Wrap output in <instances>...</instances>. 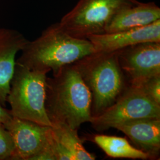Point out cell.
<instances>
[{
	"instance_id": "obj_1",
	"label": "cell",
	"mask_w": 160,
	"mask_h": 160,
	"mask_svg": "<svg viewBox=\"0 0 160 160\" xmlns=\"http://www.w3.org/2000/svg\"><path fill=\"white\" fill-rule=\"evenodd\" d=\"M92 94L74 63L46 80L45 109L52 126L65 124L77 129L92 118Z\"/></svg>"
},
{
	"instance_id": "obj_2",
	"label": "cell",
	"mask_w": 160,
	"mask_h": 160,
	"mask_svg": "<svg viewBox=\"0 0 160 160\" xmlns=\"http://www.w3.org/2000/svg\"><path fill=\"white\" fill-rule=\"evenodd\" d=\"M96 51L90 40L71 36L58 22L48 26L36 39L28 40L16 63L45 74L52 71L55 74Z\"/></svg>"
},
{
	"instance_id": "obj_3",
	"label": "cell",
	"mask_w": 160,
	"mask_h": 160,
	"mask_svg": "<svg viewBox=\"0 0 160 160\" xmlns=\"http://www.w3.org/2000/svg\"><path fill=\"white\" fill-rule=\"evenodd\" d=\"M73 63L92 94V117L113 104L128 86L116 51L94 52Z\"/></svg>"
},
{
	"instance_id": "obj_4",
	"label": "cell",
	"mask_w": 160,
	"mask_h": 160,
	"mask_svg": "<svg viewBox=\"0 0 160 160\" xmlns=\"http://www.w3.org/2000/svg\"><path fill=\"white\" fill-rule=\"evenodd\" d=\"M47 74L16 63L7 97L14 118L52 126L45 109Z\"/></svg>"
},
{
	"instance_id": "obj_5",
	"label": "cell",
	"mask_w": 160,
	"mask_h": 160,
	"mask_svg": "<svg viewBox=\"0 0 160 160\" xmlns=\"http://www.w3.org/2000/svg\"><path fill=\"white\" fill-rule=\"evenodd\" d=\"M138 0H79L59 22L71 36L79 39L102 34L112 18Z\"/></svg>"
},
{
	"instance_id": "obj_6",
	"label": "cell",
	"mask_w": 160,
	"mask_h": 160,
	"mask_svg": "<svg viewBox=\"0 0 160 160\" xmlns=\"http://www.w3.org/2000/svg\"><path fill=\"white\" fill-rule=\"evenodd\" d=\"M160 119V105L136 87L128 86L115 103L90 122L95 130L103 132L121 123L139 119Z\"/></svg>"
},
{
	"instance_id": "obj_7",
	"label": "cell",
	"mask_w": 160,
	"mask_h": 160,
	"mask_svg": "<svg viewBox=\"0 0 160 160\" xmlns=\"http://www.w3.org/2000/svg\"><path fill=\"white\" fill-rule=\"evenodd\" d=\"M116 52L128 86L137 87L160 75V42L140 43Z\"/></svg>"
},
{
	"instance_id": "obj_8",
	"label": "cell",
	"mask_w": 160,
	"mask_h": 160,
	"mask_svg": "<svg viewBox=\"0 0 160 160\" xmlns=\"http://www.w3.org/2000/svg\"><path fill=\"white\" fill-rule=\"evenodd\" d=\"M5 127L14 143L10 160H32L48 143L51 128L14 117Z\"/></svg>"
},
{
	"instance_id": "obj_9",
	"label": "cell",
	"mask_w": 160,
	"mask_h": 160,
	"mask_svg": "<svg viewBox=\"0 0 160 160\" xmlns=\"http://www.w3.org/2000/svg\"><path fill=\"white\" fill-rule=\"evenodd\" d=\"M96 51L113 52L138 43L160 42V20L148 26L114 33H104L87 37Z\"/></svg>"
},
{
	"instance_id": "obj_10",
	"label": "cell",
	"mask_w": 160,
	"mask_h": 160,
	"mask_svg": "<svg viewBox=\"0 0 160 160\" xmlns=\"http://www.w3.org/2000/svg\"><path fill=\"white\" fill-rule=\"evenodd\" d=\"M28 42L16 30L0 28V103L4 107L14 72L16 55Z\"/></svg>"
},
{
	"instance_id": "obj_11",
	"label": "cell",
	"mask_w": 160,
	"mask_h": 160,
	"mask_svg": "<svg viewBox=\"0 0 160 160\" xmlns=\"http://www.w3.org/2000/svg\"><path fill=\"white\" fill-rule=\"evenodd\" d=\"M113 128L125 133L136 148L148 155L149 159L157 160L160 157V119L129 120Z\"/></svg>"
},
{
	"instance_id": "obj_12",
	"label": "cell",
	"mask_w": 160,
	"mask_h": 160,
	"mask_svg": "<svg viewBox=\"0 0 160 160\" xmlns=\"http://www.w3.org/2000/svg\"><path fill=\"white\" fill-rule=\"evenodd\" d=\"M160 20V8L154 2L137 3L119 12L107 26L105 33L142 28Z\"/></svg>"
},
{
	"instance_id": "obj_13",
	"label": "cell",
	"mask_w": 160,
	"mask_h": 160,
	"mask_svg": "<svg viewBox=\"0 0 160 160\" xmlns=\"http://www.w3.org/2000/svg\"><path fill=\"white\" fill-rule=\"evenodd\" d=\"M92 141L103 150L105 154L114 158H131L148 160V155L134 147L125 138L104 135H96Z\"/></svg>"
},
{
	"instance_id": "obj_14",
	"label": "cell",
	"mask_w": 160,
	"mask_h": 160,
	"mask_svg": "<svg viewBox=\"0 0 160 160\" xmlns=\"http://www.w3.org/2000/svg\"><path fill=\"white\" fill-rule=\"evenodd\" d=\"M51 127L55 137L71 155L73 160H96V155L88 152L84 147L77 129L65 124H55Z\"/></svg>"
},
{
	"instance_id": "obj_15",
	"label": "cell",
	"mask_w": 160,
	"mask_h": 160,
	"mask_svg": "<svg viewBox=\"0 0 160 160\" xmlns=\"http://www.w3.org/2000/svg\"><path fill=\"white\" fill-rule=\"evenodd\" d=\"M14 151L12 135L2 123H0V160H10Z\"/></svg>"
},
{
	"instance_id": "obj_16",
	"label": "cell",
	"mask_w": 160,
	"mask_h": 160,
	"mask_svg": "<svg viewBox=\"0 0 160 160\" xmlns=\"http://www.w3.org/2000/svg\"><path fill=\"white\" fill-rule=\"evenodd\" d=\"M134 87L139 89L150 100L160 105V75L146 80L139 86Z\"/></svg>"
},
{
	"instance_id": "obj_17",
	"label": "cell",
	"mask_w": 160,
	"mask_h": 160,
	"mask_svg": "<svg viewBox=\"0 0 160 160\" xmlns=\"http://www.w3.org/2000/svg\"><path fill=\"white\" fill-rule=\"evenodd\" d=\"M12 116L10 113V110L5 108V107L0 103V123L6 125L12 120Z\"/></svg>"
}]
</instances>
